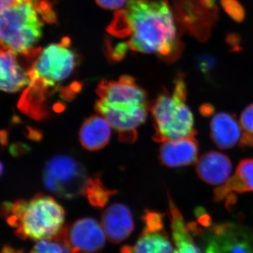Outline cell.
Masks as SVG:
<instances>
[{"instance_id": "6da1fadb", "label": "cell", "mask_w": 253, "mask_h": 253, "mask_svg": "<svg viewBox=\"0 0 253 253\" xmlns=\"http://www.w3.org/2000/svg\"><path fill=\"white\" fill-rule=\"evenodd\" d=\"M107 31L126 39L110 50L117 59H122L128 49L156 54L168 61L180 54L175 19L167 0H128L115 14Z\"/></svg>"}, {"instance_id": "7a4b0ae2", "label": "cell", "mask_w": 253, "mask_h": 253, "mask_svg": "<svg viewBox=\"0 0 253 253\" xmlns=\"http://www.w3.org/2000/svg\"><path fill=\"white\" fill-rule=\"evenodd\" d=\"M77 64V56L68 39L41 49L28 69L29 84L19 100L18 109L33 119L42 120L49 116V99L58 91L63 99H72L81 84H63L73 76Z\"/></svg>"}, {"instance_id": "3957f363", "label": "cell", "mask_w": 253, "mask_h": 253, "mask_svg": "<svg viewBox=\"0 0 253 253\" xmlns=\"http://www.w3.org/2000/svg\"><path fill=\"white\" fill-rule=\"evenodd\" d=\"M99 99L96 112L109 123L118 134L120 141L134 142L137 129L147 118V94L129 76L118 81H102L96 89Z\"/></svg>"}, {"instance_id": "277c9868", "label": "cell", "mask_w": 253, "mask_h": 253, "mask_svg": "<svg viewBox=\"0 0 253 253\" xmlns=\"http://www.w3.org/2000/svg\"><path fill=\"white\" fill-rule=\"evenodd\" d=\"M56 21L49 0H14L0 11V51L35 57L44 25Z\"/></svg>"}, {"instance_id": "5b68a950", "label": "cell", "mask_w": 253, "mask_h": 253, "mask_svg": "<svg viewBox=\"0 0 253 253\" xmlns=\"http://www.w3.org/2000/svg\"><path fill=\"white\" fill-rule=\"evenodd\" d=\"M2 212L18 237L34 241L56 237L65 220L62 206L53 198L42 194L28 201L6 203Z\"/></svg>"}, {"instance_id": "8992f818", "label": "cell", "mask_w": 253, "mask_h": 253, "mask_svg": "<svg viewBox=\"0 0 253 253\" xmlns=\"http://www.w3.org/2000/svg\"><path fill=\"white\" fill-rule=\"evenodd\" d=\"M187 89L184 78L174 81L172 92L163 90L149 107L155 128L153 138L158 142L196 136L194 118L186 104Z\"/></svg>"}, {"instance_id": "52a82bcc", "label": "cell", "mask_w": 253, "mask_h": 253, "mask_svg": "<svg viewBox=\"0 0 253 253\" xmlns=\"http://www.w3.org/2000/svg\"><path fill=\"white\" fill-rule=\"evenodd\" d=\"M95 176H90L84 165L66 155L51 158L46 164L43 181L46 189L64 199L86 196Z\"/></svg>"}, {"instance_id": "ba28073f", "label": "cell", "mask_w": 253, "mask_h": 253, "mask_svg": "<svg viewBox=\"0 0 253 253\" xmlns=\"http://www.w3.org/2000/svg\"><path fill=\"white\" fill-rule=\"evenodd\" d=\"M60 234L73 253H101L106 244L104 229L93 218L75 221L63 227Z\"/></svg>"}, {"instance_id": "9c48e42d", "label": "cell", "mask_w": 253, "mask_h": 253, "mask_svg": "<svg viewBox=\"0 0 253 253\" xmlns=\"http://www.w3.org/2000/svg\"><path fill=\"white\" fill-rule=\"evenodd\" d=\"M142 219L144 229L136 244L125 246L121 253H173L172 245L165 229L163 214L146 211Z\"/></svg>"}, {"instance_id": "30bf717a", "label": "cell", "mask_w": 253, "mask_h": 253, "mask_svg": "<svg viewBox=\"0 0 253 253\" xmlns=\"http://www.w3.org/2000/svg\"><path fill=\"white\" fill-rule=\"evenodd\" d=\"M205 253H253V242L241 226L217 224L206 236Z\"/></svg>"}, {"instance_id": "8fae6325", "label": "cell", "mask_w": 253, "mask_h": 253, "mask_svg": "<svg viewBox=\"0 0 253 253\" xmlns=\"http://www.w3.org/2000/svg\"><path fill=\"white\" fill-rule=\"evenodd\" d=\"M211 136L221 149H231L236 145L243 148L253 146V136L245 132L240 122L227 113L214 115L211 122Z\"/></svg>"}, {"instance_id": "7c38bea8", "label": "cell", "mask_w": 253, "mask_h": 253, "mask_svg": "<svg viewBox=\"0 0 253 253\" xmlns=\"http://www.w3.org/2000/svg\"><path fill=\"white\" fill-rule=\"evenodd\" d=\"M199 146L196 136L165 141L159 150V160L168 168L184 167L196 163Z\"/></svg>"}, {"instance_id": "4fadbf2b", "label": "cell", "mask_w": 253, "mask_h": 253, "mask_svg": "<svg viewBox=\"0 0 253 253\" xmlns=\"http://www.w3.org/2000/svg\"><path fill=\"white\" fill-rule=\"evenodd\" d=\"M101 226L110 241L119 244L129 237L134 228V219L129 208L114 204L105 210Z\"/></svg>"}, {"instance_id": "5bb4252c", "label": "cell", "mask_w": 253, "mask_h": 253, "mask_svg": "<svg viewBox=\"0 0 253 253\" xmlns=\"http://www.w3.org/2000/svg\"><path fill=\"white\" fill-rule=\"evenodd\" d=\"M196 170L198 176L207 184L221 186L230 178L232 163L226 155L209 151L197 161Z\"/></svg>"}, {"instance_id": "9a60e30c", "label": "cell", "mask_w": 253, "mask_h": 253, "mask_svg": "<svg viewBox=\"0 0 253 253\" xmlns=\"http://www.w3.org/2000/svg\"><path fill=\"white\" fill-rule=\"evenodd\" d=\"M19 55L0 51V90L16 92L29 84L28 69H25L18 60Z\"/></svg>"}, {"instance_id": "2e32d148", "label": "cell", "mask_w": 253, "mask_h": 253, "mask_svg": "<svg viewBox=\"0 0 253 253\" xmlns=\"http://www.w3.org/2000/svg\"><path fill=\"white\" fill-rule=\"evenodd\" d=\"M253 192V159H244L239 163L235 174L225 184L214 190L216 201L229 199L230 202L235 194Z\"/></svg>"}, {"instance_id": "e0dca14e", "label": "cell", "mask_w": 253, "mask_h": 253, "mask_svg": "<svg viewBox=\"0 0 253 253\" xmlns=\"http://www.w3.org/2000/svg\"><path fill=\"white\" fill-rule=\"evenodd\" d=\"M111 136V126L102 116L94 115L86 120L79 132L81 144L88 151L103 149L109 144Z\"/></svg>"}, {"instance_id": "ac0fdd59", "label": "cell", "mask_w": 253, "mask_h": 253, "mask_svg": "<svg viewBox=\"0 0 253 253\" xmlns=\"http://www.w3.org/2000/svg\"><path fill=\"white\" fill-rule=\"evenodd\" d=\"M169 212H170L171 229L174 250L173 253H202L201 249L195 244L190 233L189 226L186 224L184 217L170 198Z\"/></svg>"}, {"instance_id": "d6986e66", "label": "cell", "mask_w": 253, "mask_h": 253, "mask_svg": "<svg viewBox=\"0 0 253 253\" xmlns=\"http://www.w3.org/2000/svg\"><path fill=\"white\" fill-rule=\"evenodd\" d=\"M115 192L116 191L106 188L99 176H95L94 182L86 194V197L89 200L91 206L96 208H103L106 206Z\"/></svg>"}, {"instance_id": "ffe728a7", "label": "cell", "mask_w": 253, "mask_h": 253, "mask_svg": "<svg viewBox=\"0 0 253 253\" xmlns=\"http://www.w3.org/2000/svg\"><path fill=\"white\" fill-rule=\"evenodd\" d=\"M30 253H73L60 233L53 239L38 241Z\"/></svg>"}, {"instance_id": "44dd1931", "label": "cell", "mask_w": 253, "mask_h": 253, "mask_svg": "<svg viewBox=\"0 0 253 253\" xmlns=\"http://www.w3.org/2000/svg\"><path fill=\"white\" fill-rule=\"evenodd\" d=\"M240 124L245 132L253 136V104L249 105L241 113Z\"/></svg>"}, {"instance_id": "7402d4cb", "label": "cell", "mask_w": 253, "mask_h": 253, "mask_svg": "<svg viewBox=\"0 0 253 253\" xmlns=\"http://www.w3.org/2000/svg\"><path fill=\"white\" fill-rule=\"evenodd\" d=\"M96 4L105 9L118 10L123 9L128 0H95Z\"/></svg>"}, {"instance_id": "603a6c76", "label": "cell", "mask_w": 253, "mask_h": 253, "mask_svg": "<svg viewBox=\"0 0 253 253\" xmlns=\"http://www.w3.org/2000/svg\"><path fill=\"white\" fill-rule=\"evenodd\" d=\"M201 109L202 110H201V112L204 116H210L213 112V108L212 106H209V105H207L206 106H203Z\"/></svg>"}, {"instance_id": "cb8c5ba5", "label": "cell", "mask_w": 253, "mask_h": 253, "mask_svg": "<svg viewBox=\"0 0 253 253\" xmlns=\"http://www.w3.org/2000/svg\"><path fill=\"white\" fill-rule=\"evenodd\" d=\"M14 0H0V11L11 4Z\"/></svg>"}, {"instance_id": "d4e9b609", "label": "cell", "mask_w": 253, "mask_h": 253, "mask_svg": "<svg viewBox=\"0 0 253 253\" xmlns=\"http://www.w3.org/2000/svg\"><path fill=\"white\" fill-rule=\"evenodd\" d=\"M5 141H6V135L5 134H3V135L0 134V144L4 142Z\"/></svg>"}, {"instance_id": "484cf974", "label": "cell", "mask_w": 253, "mask_h": 253, "mask_svg": "<svg viewBox=\"0 0 253 253\" xmlns=\"http://www.w3.org/2000/svg\"><path fill=\"white\" fill-rule=\"evenodd\" d=\"M3 172V166L2 164H1V162H0V175H1V174H2Z\"/></svg>"}]
</instances>
